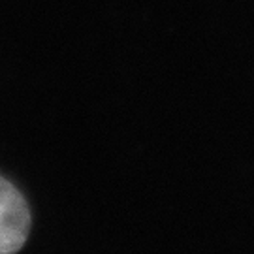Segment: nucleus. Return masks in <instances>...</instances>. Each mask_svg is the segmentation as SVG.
<instances>
[{"instance_id": "1", "label": "nucleus", "mask_w": 254, "mask_h": 254, "mask_svg": "<svg viewBox=\"0 0 254 254\" xmlns=\"http://www.w3.org/2000/svg\"><path fill=\"white\" fill-rule=\"evenodd\" d=\"M30 209L19 189L0 175V254H17L30 234Z\"/></svg>"}]
</instances>
